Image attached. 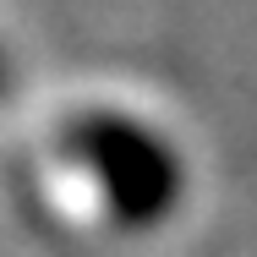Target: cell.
I'll list each match as a JSON object with an SVG mask.
<instances>
[{"mask_svg": "<svg viewBox=\"0 0 257 257\" xmlns=\"http://www.w3.org/2000/svg\"><path fill=\"white\" fill-rule=\"evenodd\" d=\"M60 154L93 181L104 213L120 230H159L164 219H175L186 197L181 148L132 109H109V104L77 109L60 126Z\"/></svg>", "mask_w": 257, "mask_h": 257, "instance_id": "obj_1", "label": "cell"}, {"mask_svg": "<svg viewBox=\"0 0 257 257\" xmlns=\"http://www.w3.org/2000/svg\"><path fill=\"white\" fill-rule=\"evenodd\" d=\"M11 82H17V77H11V60H6V50H0V104H6V93H11Z\"/></svg>", "mask_w": 257, "mask_h": 257, "instance_id": "obj_2", "label": "cell"}]
</instances>
